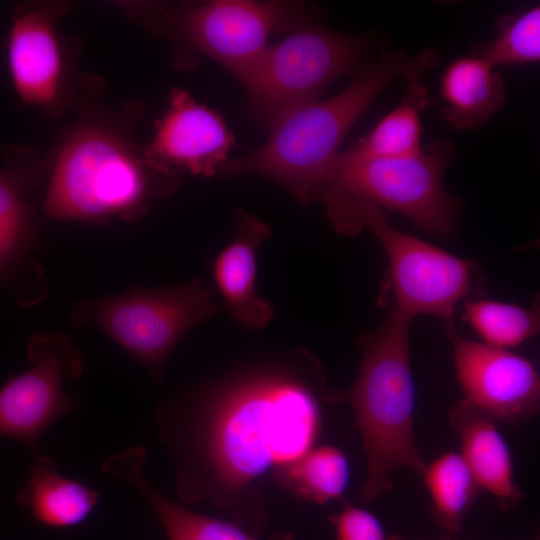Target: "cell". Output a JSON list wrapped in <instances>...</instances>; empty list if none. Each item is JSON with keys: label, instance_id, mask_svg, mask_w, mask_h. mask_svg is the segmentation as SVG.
<instances>
[{"label": "cell", "instance_id": "1", "mask_svg": "<svg viewBox=\"0 0 540 540\" xmlns=\"http://www.w3.org/2000/svg\"><path fill=\"white\" fill-rule=\"evenodd\" d=\"M426 49L416 56L385 52L359 68L339 94L294 107L272 120L266 142L251 153L228 159L218 175L255 174L285 187L301 206L318 200L346 133L376 98L398 79L418 80L437 65Z\"/></svg>", "mask_w": 540, "mask_h": 540}, {"label": "cell", "instance_id": "2", "mask_svg": "<svg viewBox=\"0 0 540 540\" xmlns=\"http://www.w3.org/2000/svg\"><path fill=\"white\" fill-rule=\"evenodd\" d=\"M320 386L301 373L265 370L226 387L205 434L207 457L220 483L244 487L313 448L320 429Z\"/></svg>", "mask_w": 540, "mask_h": 540}, {"label": "cell", "instance_id": "3", "mask_svg": "<svg viewBox=\"0 0 540 540\" xmlns=\"http://www.w3.org/2000/svg\"><path fill=\"white\" fill-rule=\"evenodd\" d=\"M411 318L391 308L384 322L358 340L362 358L356 381L344 398L354 412L366 456L358 493L370 502L392 489L391 475L409 468L421 475L425 463L414 438L416 389L409 353Z\"/></svg>", "mask_w": 540, "mask_h": 540}, {"label": "cell", "instance_id": "4", "mask_svg": "<svg viewBox=\"0 0 540 540\" xmlns=\"http://www.w3.org/2000/svg\"><path fill=\"white\" fill-rule=\"evenodd\" d=\"M176 177L153 170L119 138L98 128L76 131L55 161L44 207L55 219L102 221L140 217Z\"/></svg>", "mask_w": 540, "mask_h": 540}, {"label": "cell", "instance_id": "5", "mask_svg": "<svg viewBox=\"0 0 540 540\" xmlns=\"http://www.w3.org/2000/svg\"><path fill=\"white\" fill-rule=\"evenodd\" d=\"M319 200L336 232L355 236L368 230L380 242L389 262L392 308L411 319L426 314L448 322L457 304L472 297L476 262L396 229L382 208L363 196L329 189Z\"/></svg>", "mask_w": 540, "mask_h": 540}, {"label": "cell", "instance_id": "6", "mask_svg": "<svg viewBox=\"0 0 540 540\" xmlns=\"http://www.w3.org/2000/svg\"><path fill=\"white\" fill-rule=\"evenodd\" d=\"M213 296V288L201 278L166 288L133 287L121 294L78 302L71 322L74 326L97 325L160 381L176 344L220 311Z\"/></svg>", "mask_w": 540, "mask_h": 540}, {"label": "cell", "instance_id": "7", "mask_svg": "<svg viewBox=\"0 0 540 540\" xmlns=\"http://www.w3.org/2000/svg\"><path fill=\"white\" fill-rule=\"evenodd\" d=\"M366 53L358 37L343 35L309 19L265 50L236 78L248 115L269 124L299 105L317 100L337 77L355 73Z\"/></svg>", "mask_w": 540, "mask_h": 540}, {"label": "cell", "instance_id": "8", "mask_svg": "<svg viewBox=\"0 0 540 540\" xmlns=\"http://www.w3.org/2000/svg\"><path fill=\"white\" fill-rule=\"evenodd\" d=\"M455 152L449 140L433 141L406 159H356L340 151L320 195L334 189L363 196L405 215L422 231L446 238L455 231L460 210L443 182Z\"/></svg>", "mask_w": 540, "mask_h": 540}, {"label": "cell", "instance_id": "9", "mask_svg": "<svg viewBox=\"0 0 540 540\" xmlns=\"http://www.w3.org/2000/svg\"><path fill=\"white\" fill-rule=\"evenodd\" d=\"M162 13L186 43L235 77L265 50L272 32L289 33L308 20L304 4L292 1L213 0Z\"/></svg>", "mask_w": 540, "mask_h": 540}, {"label": "cell", "instance_id": "10", "mask_svg": "<svg viewBox=\"0 0 540 540\" xmlns=\"http://www.w3.org/2000/svg\"><path fill=\"white\" fill-rule=\"evenodd\" d=\"M31 366L0 389V437L22 443L36 457L43 433L78 405L64 378L83 371L81 351L65 333H37L28 343Z\"/></svg>", "mask_w": 540, "mask_h": 540}, {"label": "cell", "instance_id": "11", "mask_svg": "<svg viewBox=\"0 0 540 540\" xmlns=\"http://www.w3.org/2000/svg\"><path fill=\"white\" fill-rule=\"evenodd\" d=\"M465 400L496 420L519 422L540 407V376L528 358L461 335L444 322Z\"/></svg>", "mask_w": 540, "mask_h": 540}, {"label": "cell", "instance_id": "12", "mask_svg": "<svg viewBox=\"0 0 540 540\" xmlns=\"http://www.w3.org/2000/svg\"><path fill=\"white\" fill-rule=\"evenodd\" d=\"M234 136L221 115L183 89L170 93L169 106L156 125L143 158L155 171L176 177H213L229 158Z\"/></svg>", "mask_w": 540, "mask_h": 540}, {"label": "cell", "instance_id": "13", "mask_svg": "<svg viewBox=\"0 0 540 540\" xmlns=\"http://www.w3.org/2000/svg\"><path fill=\"white\" fill-rule=\"evenodd\" d=\"M8 65L15 90L30 105H50L61 92L64 60L52 14L18 8L8 38Z\"/></svg>", "mask_w": 540, "mask_h": 540}, {"label": "cell", "instance_id": "14", "mask_svg": "<svg viewBox=\"0 0 540 540\" xmlns=\"http://www.w3.org/2000/svg\"><path fill=\"white\" fill-rule=\"evenodd\" d=\"M234 222L235 236L215 258L213 278L234 321L248 329L260 330L274 316L272 303L256 291L257 252L270 238L271 228L243 209L235 212Z\"/></svg>", "mask_w": 540, "mask_h": 540}, {"label": "cell", "instance_id": "15", "mask_svg": "<svg viewBox=\"0 0 540 540\" xmlns=\"http://www.w3.org/2000/svg\"><path fill=\"white\" fill-rule=\"evenodd\" d=\"M460 440V455L482 491H488L504 511L514 510L523 494L515 483L511 452L496 419L463 399L448 413Z\"/></svg>", "mask_w": 540, "mask_h": 540}, {"label": "cell", "instance_id": "16", "mask_svg": "<svg viewBox=\"0 0 540 540\" xmlns=\"http://www.w3.org/2000/svg\"><path fill=\"white\" fill-rule=\"evenodd\" d=\"M146 452L135 446L103 461L101 469L137 489L157 514L168 540H257L240 527L186 509L160 493L144 475ZM272 540H292L278 535Z\"/></svg>", "mask_w": 540, "mask_h": 540}, {"label": "cell", "instance_id": "17", "mask_svg": "<svg viewBox=\"0 0 540 540\" xmlns=\"http://www.w3.org/2000/svg\"><path fill=\"white\" fill-rule=\"evenodd\" d=\"M440 94L445 102L442 118L456 130L482 126L506 99L501 75L485 60L465 56L452 61L440 80Z\"/></svg>", "mask_w": 540, "mask_h": 540}, {"label": "cell", "instance_id": "18", "mask_svg": "<svg viewBox=\"0 0 540 540\" xmlns=\"http://www.w3.org/2000/svg\"><path fill=\"white\" fill-rule=\"evenodd\" d=\"M40 524L55 529L75 527L95 510L99 492L78 480L63 476L54 458L36 456L26 483L16 494Z\"/></svg>", "mask_w": 540, "mask_h": 540}, {"label": "cell", "instance_id": "19", "mask_svg": "<svg viewBox=\"0 0 540 540\" xmlns=\"http://www.w3.org/2000/svg\"><path fill=\"white\" fill-rule=\"evenodd\" d=\"M429 102V93L420 79L408 81L399 105L343 152L356 159H406L418 156L423 149L420 115Z\"/></svg>", "mask_w": 540, "mask_h": 540}, {"label": "cell", "instance_id": "20", "mask_svg": "<svg viewBox=\"0 0 540 540\" xmlns=\"http://www.w3.org/2000/svg\"><path fill=\"white\" fill-rule=\"evenodd\" d=\"M431 500L435 523L449 533H459L466 514L482 491L473 473L456 452H446L421 474Z\"/></svg>", "mask_w": 540, "mask_h": 540}, {"label": "cell", "instance_id": "21", "mask_svg": "<svg viewBox=\"0 0 540 540\" xmlns=\"http://www.w3.org/2000/svg\"><path fill=\"white\" fill-rule=\"evenodd\" d=\"M275 478L303 499L324 504L341 499L350 480L345 455L336 447L311 448L291 464L277 469Z\"/></svg>", "mask_w": 540, "mask_h": 540}, {"label": "cell", "instance_id": "22", "mask_svg": "<svg viewBox=\"0 0 540 540\" xmlns=\"http://www.w3.org/2000/svg\"><path fill=\"white\" fill-rule=\"evenodd\" d=\"M464 301L461 319L487 345L509 349L539 332L538 302L528 308L482 297Z\"/></svg>", "mask_w": 540, "mask_h": 540}, {"label": "cell", "instance_id": "23", "mask_svg": "<svg viewBox=\"0 0 540 540\" xmlns=\"http://www.w3.org/2000/svg\"><path fill=\"white\" fill-rule=\"evenodd\" d=\"M498 33L474 45L473 56L490 65L535 63L540 59V8L533 6L497 20Z\"/></svg>", "mask_w": 540, "mask_h": 540}, {"label": "cell", "instance_id": "24", "mask_svg": "<svg viewBox=\"0 0 540 540\" xmlns=\"http://www.w3.org/2000/svg\"><path fill=\"white\" fill-rule=\"evenodd\" d=\"M31 208L24 178L13 169H0V269L13 261L28 242Z\"/></svg>", "mask_w": 540, "mask_h": 540}, {"label": "cell", "instance_id": "25", "mask_svg": "<svg viewBox=\"0 0 540 540\" xmlns=\"http://www.w3.org/2000/svg\"><path fill=\"white\" fill-rule=\"evenodd\" d=\"M331 521L337 540H404L397 535L388 536L377 517L349 503Z\"/></svg>", "mask_w": 540, "mask_h": 540}]
</instances>
